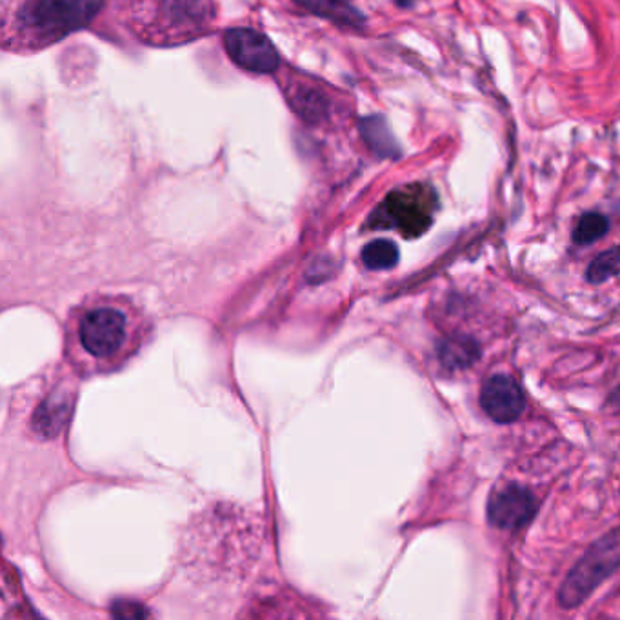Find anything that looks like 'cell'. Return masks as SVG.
Here are the masks:
<instances>
[{"label":"cell","instance_id":"4","mask_svg":"<svg viewBox=\"0 0 620 620\" xmlns=\"http://www.w3.org/2000/svg\"><path fill=\"white\" fill-rule=\"evenodd\" d=\"M126 340V317L113 308H97L80 322V342L88 353L108 359Z\"/></svg>","mask_w":620,"mask_h":620},{"label":"cell","instance_id":"17","mask_svg":"<svg viewBox=\"0 0 620 620\" xmlns=\"http://www.w3.org/2000/svg\"><path fill=\"white\" fill-rule=\"evenodd\" d=\"M397 2H399V6L406 8V6H411V4H413V2H417V0H397Z\"/></svg>","mask_w":620,"mask_h":620},{"label":"cell","instance_id":"9","mask_svg":"<svg viewBox=\"0 0 620 620\" xmlns=\"http://www.w3.org/2000/svg\"><path fill=\"white\" fill-rule=\"evenodd\" d=\"M70 411V399L59 391L53 393L51 397L40 404L39 410L35 411L33 430L35 433H39L40 437H46V439L59 435L62 426L70 417Z\"/></svg>","mask_w":620,"mask_h":620},{"label":"cell","instance_id":"11","mask_svg":"<svg viewBox=\"0 0 620 620\" xmlns=\"http://www.w3.org/2000/svg\"><path fill=\"white\" fill-rule=\"evenodd\" d=\"M291 108L306 122H319L328 113V100L324 93L308 86H299L291 91Z\"/></svg>","mask_w":620,"mask_h":620},{"label":"cell","instance_id":"7","mask_svg":"<svg viewBox=\"0 0 620 620\" xmlns=\"http://www.w3.org/2000/svg\"><path fill=\"white\" fill-rule=\"evenodd\" d=\"M480 404L495 422L510 424L522 415L526 399L517 380L508 375H493L482 388Z\"/></svg>","mask_w":620,"mask_h":620},{"label":"cell","instance_id":"14","mask_svg":"<svg viewBox=\"0 0 620 620\" xmlns=\"http://www.w3.org/2000/svg\"><path fill=\"white\" fill-rule=\"evenodd\" d=\"M617 275H620V246L600 253L588 268V280H591L593 284L610 280L611 277H617Z\"/></svg>","mask_w":620,"mask_h":620},{"label":"cell","instance_id":"3","mask_svg":"<svg viewBox=\"0 0 620 620\" xmlns=\"http://www.w3.org/2000/svg\"><path fill=\"white\" fill-rule=\"evenodd\" d=\"M102 0H31L20 11L24 28L42 39L57 40L90 24Z\"/></svg>","mask_w":620,"mask_h":620},{"label":"cell","instance_id":"2","mask_svg":"<svg viewBox=\"0 0 620 620\" xmlns=\"http://www.w3.org/2000/svg\"><path fill=\"white\" fill-rule=\"evenodd\" d=\"M620 566V528L597 540L560 586L562 608H577Z\"/></svg>","mask_w":620,"mask_h":620},{"label":"cell","instance_id":"12","mask_svg":"<svg viewBox=\"0 0 620 620\" xmlns=\"http://www.w3.org/2000/svg\"><path fill=\"white\" fill-rule=\"evenodd\" d=\"M362 260L370 270H391L399 262V248L391 240H373L362 250Z\"/></svg>","mask_w":620,"mask_h":620},{"label":"cell","instance_id":"6","mask_svg":"<svg viewBox=\"0 0 620 620\" xmlns=\"http://www.w3.org/2000/svg\"><path fill=\"white\" fill-rule=\"evenodd\" d=\"M537 508V499L528 488L506 484L504 488L493 491L488 502V519L499 530L517 531L530 524Z\"/></svg>","mask_w":620,"mask_h":620},{"label":"cell","instance_id":"16","mask_svg":"<svg viewBox=\"0 0 620 620\" xmlns=\"http://www.w3.org/2000/svg\"><path fill=\"white\" fill-rule=\"evenodd\" d=\"M113 615H117L120 619H144L150 613L144 610L137 602H119L113 608Z\"/></svg>","mask_w":620,"mask_h":620},{"label":"cell","instance_id":"15","mask_svg":"<svg viewBox=\"0 0 620 620\" xmlns=\"http://www.w3.org/2000/svg\"><path fill=\"white\" fill-rule=\"evenodd\" d=\"M475 346L471 344V342H462V340H453V342H446L444 346H442V353H440V357H442V362L444 364H448V366H453V368H457V366H466V364H470L471 360H475Z\"/></svg>","mask_w":620,"mask_h":620},{"label":"cell","instance_id":"5","mask_svg":"<svg viewBox=\"0 0 620 620\" xmlns=\"http://www.w3.org/2000/svg\"><path fill=\"white\" fill-rule=\"evenodd\" d=\"M224 46L235 64L253 73H273L279 68V53L259 31L235 28L224 35Z\"/></svg>","mask_w":620,"mask_h":620},{"label":"cell","instance_id":"10","mask_svg":"<svg viewBox=\"0 0 620 620\" xmlns=\"http://www.w3.org/2000/svg\"><path fill=\"white\" fill-rule=\"evenodd\" d=\"M311 13L319 15L322 19L331 20L339 26L346 28H362L364 15L360 13L350 0H300Z\"/></svg>","mask_w":620,"mask_h":620},{"label":"cell","instance_id":"1","mask_svg":"<svg viewBox=\"0 0 620 620\" xmlns=\"http://www.w3.org/2000/svg\"><path fill=\"white\" fill-rule=\"evenodd\" d=\"M435 191L424 184H408L391 191L370 217L373 230L399 231L406 239H417L430 230L437 210Z\"/></svg>","mask_w":620,"mask_h":620},{"label":"cell","instance_id":"8","mask_svg":"<svg viewBox=\"0 0 620 620\" xmlns=\"http://www.w3.org/2000/svg\"><path fill=\"white\" fill-rule=\"evenodd\" d=\"M359 128L362 139L377 157L391 160L400 159L402 150H400L399 140L395 139L393 131L390 130L388 120L380 117V115H371V117L360 119Z\"/></svg>","mask_w":620,"mask_h":620},{"label":"cell","instance_id":"13","mask_svg":"<svg viewBox=\"0 0 620 620\" xmlns=\"http://www.w3.org/2000/svg\"><path fill=\"white\" fill-rule=\"evenodd\" d=\"M610 230V220L600 213H586L580 217L575 230H573V240L579 246L593 244L602 239Z\"/></svg>","mask_w":620,"mask_h":620}]
</instances>
